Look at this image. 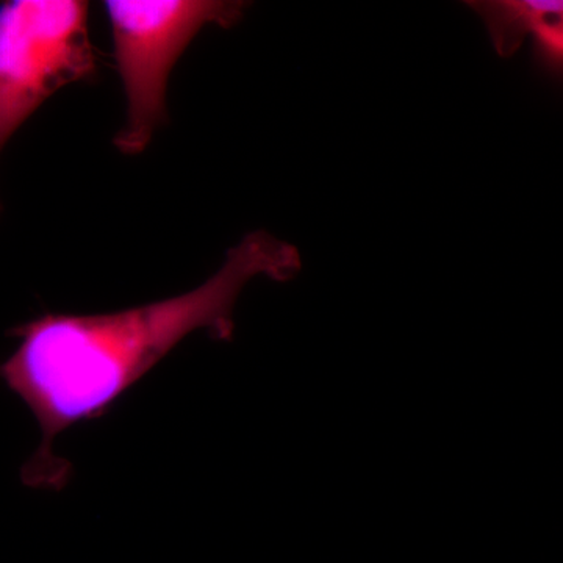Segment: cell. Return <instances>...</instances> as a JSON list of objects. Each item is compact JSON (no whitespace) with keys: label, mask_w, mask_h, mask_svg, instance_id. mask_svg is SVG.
Here are the masks:
<instances>
[{"label":"cell","mask_w":563,"mask_h":563,"mask_svg":"<svg viewBox=\"0 0 563 563\" xmlns=\"http://www.w3.org/2000/svg\"><path fill=\"white\" fill-rule=\"evenodd\" d=\"M302 269L295 244L272 233H246L218 273L195 290L118 312L47 313L11 331L16 350L0 363V383L20 396L40 426L41 442L22 466V483L60 490L69 462L55 442L79 422L96 420L191 333L231 342L235 303L247 282L295 279Z\"/></svg>","instance_id":"6da1fadb"},{"label":"cell","mask_w":563,"mask_h":563,"mask_svg":"<svg viewBox=\"0 0 563 563\" xmlns=\"http://www.w3.org/2000/svg\"><path fill=\"white\" fill-rule=\"evenodd\" d=\"M242 0H107L114 62L125 92V121L114 136L121 154L139 155L168 122L174 66L206 25L235 27Z\"/></svg>","instance_id":"7a4b0ae2"},{"label":"cell","mask_w":563,"mask_h":563,"mask_svg":"<svg viewBox=\"0 0 563 563\" xmlns=\"http://www.w3.org/2000/svg\"><path fill=\"white\" fill-rule=\"evenodd\" d=\"M98 54L80 0H11L0 5V155L55 92L90 81ZM2 211V206H0Z\"/></svg>","instance_id":"3957f363"},{"label":"cell","mask_w":563,"mask_h":563,"mask_svg":"<svg viewBox=\"0 0 563 563\" xmlns=\"http://www.w3.org/2000/svg\"><path fill=\"white\" fill-rule=\"evenodd\" d=\"M488 29L493 47L501 57L520 49L526 36L533 38L536 62L551 76L563 66V3L561 0H503L468 2Z\"/></svg>","instance_id":"277c9868"}]
</instances>
